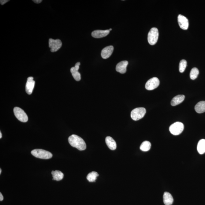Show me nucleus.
Wrapping results in <instances>:
<instances>
[{
	"mask_svg": "<svg viewBox=\"0 0 205 205\" xmlns=\"http://www.w3.org/2000/svg\"><path fill=\"white\" fill-rule=\"evenodd\" d=\"M68 140L70 145L80 150H84L86 148L85 142L83 139L75 134H73L68 137Z\"/></svg>",
	"mask_w": 205,
	"mask_h": 205,
	"instance_id": "f257e3e1",
	"label": "nucleus"
},
{
	"mask_svg": "<svg viewBox=\"0 0 205 205\" xmlns=\"http://www.w3.org/2000/svg\"><path fill=\"white\" fill-rule=\"evenodd\" d=\"M31 153L35 157L41 159H50L52 156L51 152L42 149H34L32 150Z\"/></svg>",
	"mask_w": 205,
	"mask_h": 205,
	"instance_id": "f03ea898",
	"label": "nucleus"
},
{
	"mask_svg": "<svg viewBox=\"0 0 205 205\" xmlns=\"http://www.w3.org/2000/svg\"><path fill=\"white\" fill-rule=\"evenodd\" d=\"M146 113V109L144 108H137L133 110L131 113L132 119L137 121L141 119Z\"/></svg>",
	"mask_w": 205,
	"mask_h": 205,
	"instance_id": "7ed1b4c3",
	"label": "nucleus"
},
{
	"mask_svg": "<svg viewBox=\"0 0 205 205\" xmlns=\"http://www.w3.org/2000/svg\"><path fill=\"white\" fill-rule=\"evenodd\" d=\"M159 33L158 29L156 27L152 28L148 34V41L149 44L153 45L157 43Z\"/></svg>",
	"mask_w": 205,
	"mask_h": 205,
	"instance_id": "20e7f679",
	"label": "nucleus"
},
{
	"mask_svg": "<svg viewBox=\"0 0 205 205\" xmlns=\"http://www.w3.org/2000/svg\"><path fill=\"white\" fill-rule=\"evenodd\" d=\"M184 129V124L179 121L174 123L170 126L169 128L170 132L174 135H179L182 132Z\"/></svg>",
	"mask_w": 205,
	"mask_h": 205,
	"instance_id": "39448f33",
	"label": "nucleus"
},
{
	"mask_svg": "<svg viewBox=\"0 0 205 205\" xmlns=\"http://www.w3.org/2000/svg\"><path fill=\"white\" fill-rule=\"evenodd\" d=\"M14 115L17 119L23 122H26L28 121V118L25 112L22 109L16 107L14 109Z\"/></svg>",
	"mask_w": 205,
	"mask_h": 205,
	"instance_id": "423d86ee",
	"label": "nucleus"
},
{
	"mask_svg": "<svg viewBox=\"0 0 205 205\" xmlns=\"http://www.w3.org/2000/svg\"><path fill=\"white\" fill-rule=\"evenodd\" d=\"M62 46V43L60 39H50L49 40V47L52 52H55L59 50Z\"/></svg>",
	"mask_w": 205,
	"mask_h": 205,
	"instance_id": "0eeeda50",
	"label": "nucleus"
},
{
	"mask_svg": "<svg viewBox=\"0 0 205 205\" xmlns=\"http://www.w3.org/2000/svg\"><path fill=\"white\" fill-rule=\"evenodd\" d=\"M159 84V79L156 77H153L148 80L146 83L145 87L147 90H151L156 88Z\"/></svg>",
	"mask_w": 205,
	"mask_h": 205,
	"instance_id": "6e6552de",
	"label": "nucleus"
},
{
	"mask_svg": "<svg viewBox=\"0 0 205 205\" xmlns=\"http://www.w3.org/2000/svg\"><path fill=\"white\" fill-rule=\"evenodd\" d=\"M178 22L181 28L183 30H187L189 26L188 19L184 16L179 14L178 17Z\"/></svg>",
	"mask_w": 205,
	"mask_h": 205,
	"instance_id": "1a4fd4ad",
	"label": "nucleus"
},
{
	"mask_svg": "<svg viewBox=\"0 0 205 205\" xmlns=\"http://www.w3.org/2000/svg\"><path fill=\"white\" fill-rule=\"evenodd\" d=\"M35 84V81L33 77H28L26 85V91L28 94L30 95L33 93Z\"/></svg>",
	"mask_w": 205,
	"mask_h": 205,
	"instance_id": "9d476101",
	"label": "nucleus"
},
{
	"mask_svg": "<svg viewBox=\"0 0 205 205\" xmlns=\"http://www.w3.org/2000/svg\"><path fill=\"white\" fill-rule=\"evenodd\" d=\"M114 50V47L109 46L104 48L101 52V55L104 59H107L112 55Z\"/></svg>",
	"mask_w": 205,
	"mask_h": 205,
	"instance_id": "9b49d317",
	"label": "nucleus"
},
{
	"mask_svg": "<svg viewBox=\"0 0 205 205\" xmlns=\"http://www.w3.org/2000/svg\"><path fill=\"white\" fill-rule=\"evenodd\" d=\"M128 64V62L124 61L121 62L117 64L116 70L121 74H124L127 71V67Z\"/></svg>",
	"mask_w": 205,
	"mask_h": 205,
	"instance_id": "f8f14e48",
	"label": "nucleus"
},
{
	"mask_svg": "<svg viewBox=\"0 0 205 205\" xmlns=\"http://www.w3.org/2000/svg\"><path fill=\"white\" fill-rule=\"evenodd\" d=\"M109 30H96L92 32V36L95 38H101L106 36L109 34Z\"/></svg>",
	"mask_w": 205,
	"mask_h": 205,
	"instance_id": "ddd939ff",
	"label": "nucleus"
},
{
	"mask_svg": "<svg viewBox=\"0 0 205 205\" xmlns=\"http://www.w3.org/2000/svg\"><path fill=\"white\" fill-rule=\"evenodd\" d=\"M163 203L165 205H171L174 202V199L170 193L165 192L163 196Z\"/></svg>",
	"mask_w": 205,
	"mask_h": 205,
	"instance_id": "4468645a",
	"label": "nucleus"
},
{
	"mask_svg": "<svg viewBox=\"0 0 205 205\" xmlns=\"http://www.w3.org/2000/svg\"><path fill=\"white\" fill-rule=\"evenodd\" d=\"M185 96L184 95H179L175 96L173 98L171 101V105L172 106H175L180 104L184 101Z\"/></svg>",
	"mask_w": 205,
	"mask_h": 205,
	"instance_id": "2eb2a0df",
	"label": "nucleus"
},
{
	"mask_svg": "<svg viewBox=\"0 0 205 205\" xmlns=\"http://www.w3.org/2000/svg\"><path fill=\"white\" fill-rule=\"evenodd\" d=\"M105 141L109 149L111 150H115L116 149L117 145L116 142L114 139L110 137H106Z\"/></svg>",
	"mask_w": 205,
	"mask_h": 205,
	"instance_id": "dca6fc26",
	"label": "nucleus"
},
{
	"mask_svg": "<svg viewBox=\"0 0 205 205\" xmlns=\"http://www.w3.org/2000/svg\"><path fill=\"white\" fill-rule=\"evenodd\" d=\"M195 110L198 113H202L205 112V101H200L196 105Z\"/></svg>",
	"mask_w": 205,
	"mask_h": 205,
	"instance_id": "f3484780",
	"label": "nucleus"
},
{
	"mask_svg": "<svg viewBox=\"0 0 205 205\" xmlns=\"http://www.w3.org/2000/svg\"><path fill=\"white\" fill-rule=\"evenodd\" d=\"M197 151L200 154H203L205 153V140L202 139L199 141L197 145Z\"/></svg>",
	"mask_w": 205,
	"mask_h": 205,
	"instance_id": "a211bd4d",
	"label": "nucleus"
},
{
	"mask_svg": "<svg viewBox=\"0 0 205 205\" xmlns=\"http://www.w3.org/2000/svg\"><path fill=\"white\" fill-rule=\"evenodd\" d=\"M53 179L56 181H60L64 178V174L61 171L56 170L52 171L51 172Z\"/></svg>",
	"mask_w": 205,
	"mask_h": 205,
	"instance_id": "6ab92c4d",
	"label": "nucleus"
},
{
	"mask_svg": "<svg viewBox=\"0 0 205 205\" xmlns=\"http://www.w3.org/2000/svg\"><path fill=\"white\" fill-rule=\"evenodd\" d=\"M70 71L74 80L76 81H80L81 79V77H80V73L78 72V70L76 69L75 67H73L70 69Z\"/></svg>",
	"mask_w": 205,
	"mask_h": 205,
	"instance_id": "aec40b11",
	"label": "nucleus"
},
{
	"mask_svg": "<svg viewBox=\"0 0 205 205\" xmlns=\"http://www.w3.org/2000/svg\"><path fill=\"white\" fill-rule=\"evenodd\" d=\"M151 144L150 142L148 141H144L141 144L140 147V150L144 152H147L150 150Z\"/></svg>",
	"mask_w": 205,
	"mask_h": 205,
	"instance_id": "412c9836",
	"label": "nucleus"
},
{
	"mask_svg": "<svg viewBox=\"0 0 205 205\" xmlns=\"http://www.w3.org/2000/svg\"><path fill=\"white\" fill-rule=\"evenodd\" d=\"M99 174L97 172L93 171V172L89 173L88 174L87 176V179L88 181L90 182H94L96 181V178L98 176H99Z\"/></svg>",
	"mask_w": 205,
	"mask_h": 205,
	"instance_id": "4be33fe9",
	"label": "nucleus"
},
{
	"mask_svg": "<svg viewBox=\"0 0 205 205\" xmlns=\"http://www.w3.org/2000/svg\"><path fill=\"white\" fill-rule=\"evenodd\" d=\"M199 74L198 69L197 68H193L192 69L190 73V78L192 80H195L197 78Z\"/></svg>",
	"mask_w": 205,
	"mask_h": 205,
	"instance_id": "5701e85b",
	"label": "nucleus"
},
{
	"mask_svg": "<svg viewBox=\"0 0 205 205\" xmlns=\"http://www.w3.org/2000/svg\"><path fill=\"white\" fill-rule=\"evenodd\" d=\"M187 62L185 60H181L180 62L179 65V71L181 73L184 72L186 68Z\"/></svg>",
	"mask_w": 205,
	"mask_h": 205,
	"instance_id": "b1692460",
	"label": "nucleus"
},
{
	"mask_svg": "<svg viewBox=\"0 0 205 205\" xmlns=\"http://www.w3.org/2000/svg\"><path fill=\"white\" fill-rule=\"evenodd\" d=\"M9 1H8V0H1L0 1V3L1 5H3L4 4L6 3L7 2H8Z\"/></svg>",
	"mask_w": 205,
	"mask_h": 205,
	"instance_id": "393cba45",
	"label": "nucleus"
},
{
	"mask_svg": "<svg viewBox=\"0 0 205 205\" xmlns=\"http://www.w3.org/2000/svg\"><path fill=\"white\" fill-rule=\"evenodd\" d=\"M80 64V62H77V63L76 64L75 66H74V67H75V68L76 69H77V70H78Z\"/></svg>",
	"mask_w": 205,
	"mask_h": 205,
	"instance_id": "a878e982",
	"label": "nucleus"
},
{
	"mask_svg": "<svg viewBox=\"0 0 205 205\" xmlns=\"http://www.w3.org/2000/svg\"><path fill=\"white\" fill-rule=\"evenodd\" d=\"M33 2L36 3V4L40 3L42 2V0H35V1H34V0H33Z\"/></svg>",
	"mask_w": 205,
	"mask_h": 205,
	"instance_id": "bb28decb",
	"label": "nucleus"
},
{
	"mask_svg": "<svg viewBox=\"0 0 205 205\" xmlns=\"http://www.w3.org/2000/svg\"><path fill=\"white\" fill-rule=\"evenodd\" d=\"M3 196L2 193H0V200H1V201H2V200H3Z\"/></svg>",
	"mask_w": 205,
	"mask_h": 205,
	"instance_id": "cd10ccee",
	"label": "nucleus"
},
{
	"mask_svg": "<svg viewBox=\"0 0 205 205\" xmlns=\"http://www.w3.org/2000/svg\"><path fill=\"white\" fill-rule=\"evenodd\" d=\"M2 133H1V132H0V138H2Z\"/></svg>",
	"mask_w": 205,
	"mask_h": 205,
	"instance_id": "c85d7f7f",
	"label": "nucleus"
},
{
	"mask_svg": "<svg viewBox=\"0 0 205 205\" xmlns=\"http://www.w3.org/2000/svg\"><path fill=\"white\" fill-rule=\"evenodd\" d=\"M1 171H2V170L1 169H0V174H1Z\"/></svg>",
	"mask_w": 205,
	"mask_h": 205,
	"instance_id": "c756f323",
	"label": "nucleus"
},
{
	"mask_svg": "<svg viewBox=\"0 0 205 205\" xmlns=\"http://www.w3.org/2000/svg\"><path fill=\"white\" fill-rule=\"evenodd\" d=\"M109 30V31L112 30V29H110Z\"/></svg>",
	"mask_w": 205,
	"mask_h": 205,
	"instance_id": "7c9ffc66",
	"label": "nucleus"
}]
</instances>
